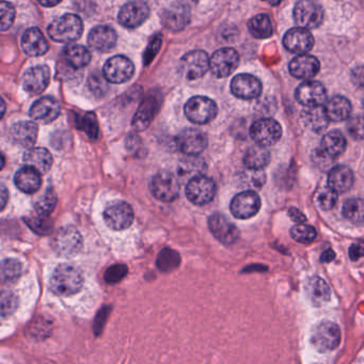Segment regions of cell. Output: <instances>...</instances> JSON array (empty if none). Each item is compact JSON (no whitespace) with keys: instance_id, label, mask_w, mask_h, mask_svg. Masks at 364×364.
I'll return each mask as SVG.
<instances>
[{"instance_id":"cell-1","label":"cell","mask_w":364,"mask_h":364,"mask_svg":"<svg viewBox=\"0 0 364 364\" xmlns=\"http://www.w3.org/2000/svg\"><path fill=\"white\" fill-rule=\"evenodd\" d=\"M84 275L77 267L70 264H60L56 267L51 278V290L62 297L72 296L82 291Z\"/></svg>"},{"instance_id":"cell-2","label":"cell","mask_w":364,"mask_h":364,"mask_svg":"<svg viewBox=\"0 0 364 364\" xmlns=\"http://www.w3.org/2000/svg\"><path fill=\"white\" fill-rule=\"evenodd\" d=\"M84 24L78 15L67 13L58 17L48 26L47 32L52 40L60 43H71L82 36Z\"/></svg>"},{"instance_id":"cell-3","label":"cell","mask_w":364,"mask_h":364,"mask_svg":"<svg viewBox=\"0 0 364 364\" xmlns=\"http://www.w3.org/2000/svg\"><path fill=\"white\" fill-rule=\"evenodd\" d=\"M184 111L190 122L203 125L211 122L217 117L218 107L211 98L199 95L190 98L185 105Z\"/></svg>"},{"instance_id":"cell-4","label":"cell","mask_w":364,"mask_h":364,"mask_svg":"<svg viewBox=\"0 0 364 364\" xmlns=\"http://www.w3.org/2000/svg\"><path fill=\"white\" fill-rule=\"evenodd\" d=\"M311 343L319 352H331L338 348L341 343V330L337 323L325 321L314 327Z\"/></svg>"},{"instance_id":"cell-5","label":"cell","mask_w":364,"mask_h":364,"mask_svg":"<svg viewBox=\"0 0 364 364\" xmlns=\"http://www.w3.org/2000/svg\"><path fill=\"white\" fill-rule=\"evenodd\" d=\"M82 238L80 231L72 225H67L56 233L53 248L61 257L71 258L80 253L82 248Z\"/></svg>"},{"instance_id":"cell-6","label":"cell","mask_w":364,"mask_h":364,"mask_svg":"<svg viewBox=\"0 0 364 364\" xmlns=\"http://www.w3.org/2000/svg\"><path fill=\"white\" fill-rule=\"evenodd\" d=\"M250 136L257 146L269 148L275 146L282 136L281 125L273 119H261L251 125Z\"/></svg>"},{"instance_id":"cell-7","label":"cell","mask_w":364,"mask_h":364,"mask_svg":"<svg viewBox=\"0 0 364 364\" xmlns=\"http://www.w3.org/2000/svg\"><path fill=\"white\" fill-rule=\"evenodd\" d=\"M295 23L300 28L315 29L321 26L323 19V8L319 3L310 0L298 1L294 7Z\"/></svg>"},{"instance_id":"cell-8","label":"cell","mask_w":364,"mask_h":364,"mask_svg":"<svg viewBox=\"0 0 364 364\" xmlns=\"http://www.w3.org/2000/svg\"><path fill=\"white\" fill-rule=\"evenodd\" d=\"M216 194V184L205 175H196L186 186V196L196 205H205L213 201Z\"/></svg>"},{"instance_id":"cell-9","label":"cell","mask_w":364,"mask_h":364,"mask_svg":"<svg viewBox=\"0 0 364 364\" xmlns=\"http://www.w3.org/2000/svg\"><path fill=\"white\" fill-rule=\"evenodd\" d=\"M134 211L132 206L124 201H115L104 212L106 225L115 231H123L130 228L134 223Z\"/></svg>"},{"instance_id":"cell-10","label":"cell","mask_w":364,"mask_h":364,"mask_svg":"<svg viewBox=\"0 0 364 364\" xmlns=\"http://www.w3.org/2000/svg\"><path fill=\"white\" fill-rule=\"evenodd\" d=\"M150 190L159 201L172 202L179 196L180 183L172 173L163 171L152 179Z\"/></svg>"},{"instance_id":"cell-11","label":"cell","mask_w":364,"mask_h":364,"mask_svg":"<svg viewBox=\"0 0 364 364\" xmlns=\"http://www.w3.org/2000/svg\"><path fill=\"white\" fill-rule=\"evenodd\" d=\"M211 59L204 51H192L183 56L180 70L188 80H199L209 71Z\"/></svg>"},{"instance_id":"cell-12","label":"cell","mask_w":364,"mask_h":364,"mask_svg":"<svg viewBox=\"0 0 364 364\" xmlns=\"http://www.w3.org/2000/svg\"><path fill=\"white\" fill-rule=\"evenodd\" d=\"M104 77L111 84H123L130 80L135 73V65L125 56H115L104 65Z\"/></svg>"},{"instance_id":"cell-13","label":"cell","mask_w":364,"mask_h":364,"mask_svg":"<svg viewBox=\"0 0 364 364\" xmlns=\"http://www.w3.org/2000/svg\"><path fill=\"white\" fill-rule=\"evenodd\" d=\"M240 65V55L230 47L220 48L211 58L212 73L218 78L230 76Z\"/></svg>"},{"instance_id":"cell-14","label":"cell","mask_w":364,"mask_h":364,"mask_svg":"<svg viewBox=\"0 0 364 364\" xmlns=\"http://www.w3.org/2000/svg\"><path fill=\"white\" fill-rule=\"evenodd\" d=\"M261 209V199L253 190L242 192L235 196L231 202L232 215L238 219H249L257 215Z\"/></svg>"},{"instance_id":"cell-15","label":"cell","mask_w":364,"mask_h":364,"mask_svg":"<svg viewBox=\"0 0 364 364\" xmlns=\"http://www.w3.org/2000/svg\"><path fill=\"white\" fill-rule=\"evenodd\" d=\"M209 229L214 238L225 246L235 244L240 238V231L223 214L215 213L209 218Z\"/></svg>"},{"instance_id":"cell-16","label":"cell","mask_w":364,"mask_h":364,"mask_svg":"<svg viewBox=\"0 0 364 364\" xmlns=\"http://www.w3.org/2000/svg\"><path fill=\"white\" fill-rule=\"evenodd\" d=\"M295 98L298 103L306 107H321V105L326 102V88L319 82H314V80L304 82L296 89Z\"/></svg>"},{"instance_id":"cell-17","label":"cell","mask_w":364,"mask_h":364,"mask_svg":"<svg viewBox=\"0 0 364 364\" xmlns=\"http://www.w3.org/2000/svg\"><path fill=\"white\" fill-rule=\"evenodd\" d=\"M150 15V7L144 1H130L125 3L119 12V23L126 28L141 26Z\"/></svg>"},{"instance_id":"cell-18","label":"cell","mask_w":364,"mask_h":364,"mask_svg":"<svg viewBox=\"0 0 364 364\" xmlns=\"http://www.w3.org/2000/svg\"><path fill=\"white\" fill-rule=\"evenodd\" d=\"M175 144L182 153L190 156L201 154L207 146V138L201 130L187 128L175 138Z\"/></svg>"},{"instance_id":"cell-19","label":"cell","mask_w":364,"mask_h":364,"mask_svg":"<svg viewBox=\"0 0 364 364\" xmlns=\"http://www.w3.org/2000/svg\"><path fill=\"white\" fill-rule=\"evenodd\" d=\"M190 22V9L186 3H173L161 12V23L172 32L183 30Z\"/></svg>"},{"instance_id":"cell-20","label":"cell","mask_w":364,"mask_h":364,"mask_svg":"<svg viewBox=\"0 0 364 364\" xmlns=\"http://www.w3.org/2000/svg\"><path fill=\"white\" fill-rule=\"evenodd\" d=\"M283 45L291 53L306 55L313 47L314 38L307 29L295 27L285 34Z\"/></svg>"},{"instance_id":"cell-21","label":"cell","mask_w":364,"mask_h":364,"mask_svg":"<svg viewBox=\"0 0 364 364\" xmlns=\"http://www.w3.org/2000/svg\"><path fill=\"white\" fill-rule=\"evenodd\" d=\"M262 84L259 78L250 74H238L231 82V91L242 100H254L262 93Z\"/></svg>"},{"instance_id":"cell-22","label":"cell","mask_w":364,"mask_h":364,"mask_svg":"<svg viewBox=\"0 0 364 364\" xmlns=\"http://www.w3.org/2000/svg\"><path fill=\"white\" fill-rule=\"evenodd\" d=\"M51 82V71L47 65H36L29 69L23 78L25 91L32 95L41 94Z\"/></svg>"},{"instance_id":"cell-23","label":"cell","mask_w":364,"mask_h":364,"mask_svg":"<svg viewBox=\"0 0 364 364\" xmlns=\"http://www.w3.org/2000/svg\"><path fill=\"white\" fill-rule=\"evenodd\" d=\"M117 36L115 29L107 25L95 27L88 36V43L95 51L108 53L117 45Z\"/></svg>"},{"instance_id":"cell-24","label":"cell","mask_w":364,"mask_h":364,"mask_svg":"<svg viewBox=\"0 0 364 364\" xmlns=\"http://www.w3.org/2000/svg\"><path fill=\"white\" fill-rule=\"evenodd\" d=\"M60 104L52 96L40 98L30 108V117L42 123H51L60 115Z\"/></svg>"},{"instance_id":"cell-25","label":"cell","mask_w":364,"mask_h":364,"mask_svg":"<svg viewBox=\"0 0 364 364\" xmlns=\"http://www.w3.org/2000/svg\"><path fill=\"white\" fill-rule=\"evenodd\" d=\"M288 69L291 74L298 80H310L317 76L321 69V63L313 56H298L291 61Z\"/></svg>"},{"instance_id":"cell-26","label":"cell","mask_w":364,"mask_h":364,"mask_svg":"<svg viewBox=\"0 0 364 364\" xmlns=\"http://www.w3.org/2000/svg\"><path fill=\"white\" fill-rule=\"evenodd\" d=\"M161 101L157 95L150 94L144 98L141 105L138 108L134 120H133V126L136 130H144L146 127L151 124L152 120L155 117L156 113L159 111Z\"/></svg>"},{"instance_id":"cell-27","label":"cell","mask_w":364,"mask_h":364,"mask_svg":"<svg viewBox=\"0 0 364 364\" xmlns=\"http://www.w3.org/2000/svg\"><path fill=\"white\" fill-rule=\"evenodd\" d=\"M23 51L30 57H40L48 52L47 41L40 29L36 27L27 29L22 36Z\"/></svg>"},{"instance_id":"cell-28","label":"cell","mask_w":364,"mask_h":364,"mask_svg":"<svg viewBox=\"0 0 364 364\" xmlns=\"http://www.w3.org/2000/svg\"><path fill=\"white\" fill-rule=\"evenodd\" d=\"M38 125L30 121H22L15 123L10 128V138L17 146L23 148H32L36 142L38 138Z\"/></svg>"},{"instance_id":"cell-29","label":"cell","mask_w":364,"mask_h":364,"mask_svg":"<svg viewBox=\"0 0 364 364\" xmlns=\"http://www.w3.org/2000/svg\"><path fill=\"white\" fill-rule=\"evenodd\" d=\"M304 292L310 302L315 307H321L330 300L331 291L329 285L326 281L317 275H314L306 282Z\"/></svg>"},{"instance_id":"cell-30","label":"cell","mask_w":364,"mask_h":364,"mask_svg":"<svg viewBox=\"0 0 364 364\" xmlns=\"http://www.w3.org/2000/svg\"><path fill=\"white\" fill-rule=\"evenodd\" d=\"M354 173L346 166H337L328 174V187L337 194H343L354 185Z\"/></svg>"},{"instance_id":"cell-31","label":"cell","mask_w":364,"mask_h":364,"mask_svg":"<svg viewBox=\"0 0 364 364\" xmlns=\"http://www.w3.org/2000/svg\"><path fill=\"white\" fill-rule=\"evenodd\" d=\"M14 183L21 192L32 194L41 188V174L32 167H23L17 171L14 177Z\"/></svg>"},{"instance_id":"cell-32","label":"cell","mask_w":364,"mask_h":364,"mask_svg":"<svg viewBox=\"0 0 364 364\" xmlns=\"http://www.w3.org/2000/svg\"><path fill=\"white\" fill-rule=\"evenodd\" d=\"M25 163L28 167H32L34 170L38 171L40 174H45L51 170L53 166V157L52 154L44 149V148H32L25 153Z\"/></svg>"},{"instance_id":"cell-33","label":"cell","mask_w":364,"mask_h":364,"mask_svg":"<svg viewBox=\"0 0 364 364\" xmlns=\"http://www.w3.org/2000/svg\"><path fill=\"white\" fill-rule=\"evenodd\" d=\"M329 121L333 122H342V121L348 120L352 113V104L348 101V98L344 96L337 95L333 96L326 103V106L323 107Z\"/></svg>"},{"instance_id":"cell-34","label":"cell","mask_w":364,"mask_h":364,"mask_svg":"<svg viewBox=\"0 0 364 364\" xmlns=\"http://www.w3.org/2000/svg\"><path fill=\"white\" fill-rule=\"evenodd\" d=\"M346 139L344 135L338 130H332L323 136L319 151L330 159H334L346 150Z\"/></svg>"},{"instance_id":"cell-35","label":"cell","mask_w":364,"mask_h":364,"mask_svg":"<svg viewBox=\"0 0 364 364\" xmlns=\"http://www.w3.org/2000/svg\"><path fill=\"white\" fill-rule=\"evenodd\" d=\"M271 161V153L266 148L254 146L244 154V163L248 170L262 171Z\"/></svg>"},{"instance_id":"cell-36","label":"cell","mask_w":364,"mask_h":364,"mask_svg":"<svg viewBox=\"0 0 364 364\" xmlns=\"http://www.w3.org/2000/svg\"><path fill=\"white\" fill-rule=\"evenodd\" d=\"M63 57L73 69H82L89 65L91 61L90 52L84 46L77 44L67 46L63 49Z\"/></svg>"},{"instance_id":"cell-37","label":"cell","mask_w":364,"mask_h":364,"mask_svg":"<svg viewBox=\"0 0 364 364\" xmlns=\"http://www.w3.org/2000/svg\"><path fill=\"white\" fill-rule=\"evenodd\" d=\"M304 124L315 133H321L328 126L329 119L321 107L308 108L302 115Z\"/></svg>"},{"instance_id":"cell-38","label":"cell","mask_w":364,"mask_h":364,"mask_svg":"<svg viewBox=\"0 0 364 364\" xmlns=\"http://www.w3.org/2000/svg\"><path fill=\"white\" fill-rule=\"evenodd\" d=\"M248 30L257 38H267L273 34V24L267 14H259L252 17L248 23Z\"/></svg>"},{"instance_id":"cell-39","label":"cell","mask_w":364,"mask_h":364,"mask_svg":"<svg viewBox=\"0 0 364 364\" xmlns=\"http://www.w3.org/2000/svg\"><path fill=\"white\" fill-rule=\"evenodd\" d=\"M181 265V255L178 251L165 248L159 252V257L156 260V266L161 273H170L179 269Z\"/></svg>"},{"instance_id":"cell-40","label":"cell","mask_w":364,"mask_h":364,"mask_svg":"<svg viewBox=\"0 0 364 364\" xmlns=\"http://www.w3.org/2000/svg\"><path fill=\"white\" fill-rule=\"evenodd\" d=\"M343 216L350 223L364 225V200L348 199L343 205Z\"/></svg>"},{"instance_id":"cell-41","label":"cell","mask_w":364,"mask_h":364,"mask_svg":"<svg viewBox=\"0 0 364 364\" xmlns=\"http://www.w3.org/2000/svg\"><path fill=\"white\" fill-rule=\"evenodd\" d=\"M53 323L43 317H36L28 327V334L30 338L36 341H42L51 336L53 330Z\"/></svg>"},{"instance_id":"cell-42","label":"cell","mask_w":364,"mask_h":364,"mask_svg":"<svg viewBox=\"0 0 364 364\" xmlns=\"http://www.w3.org/2000/svg\"><path fill=\"white\" fill-rule=\"evenodd\" d=\"M23 275V265L19 260L5 259L1 263V280L3 283H14Z\"/></svg>"},{"instance_id":"cell-43","label":"cell","mask_w":364,"mask_h":364,"mask_svg":"<svg viewBox=\"0 0 364 364\" xmlns=\"http://www.w3.org/2000/svg\"><path fill=\"white\" fill-rule=\"evenodd\" d=\"M25 223L38 235H48L53 229V220L48 216L34 215L29 216L24 218Z\"/></svg>"},{"instance_id":"cell-44","label":"cell","mask_w":364,"mask_h":364,"mask_svg":"<svg viewBox=\"0 0 364 364\" xmlns=\"http://www.w3.org/2000/svg\"><path fill=\"white\" fill-rule=\"evenodd\" d=\"M290 234L291 238L295 242L304 244H311L312 242L315 240L317 236V230L313 227H311V225H304V223L294 225L291 229Z\"/></svg>"},{"instance_id":"cell-45","label":"cell","mask_w":364,"mask_h":364,"mask_svg":"<svg viewBox=\"0 0 364 364\" xmlns=\"http://www.w3.org/2000/svg\"><path fill=\"white\" fill-rule=\"evenodd\" d=\"M57 205V196L52 188L46 190L45 194L34 204V212L38 215L48 216L53 213Z\"/></svg>"},{"instance_id":"cell-46","label":"cell","mask_w":364,"mask_h":364,"mask_svg":"<svg viewBox=\"0 0 364 364\" xmlns=\"http://www.w3.org/2000/svg\"><path fill=\"white\" fill-rule=\"evenodd\" d=\"M76 126L78 130H84L90 138L95 139L98 134V120L93 113H86L82 115H77Z\"/></svg>"},{"instance_id":"cell-47","label":"cell","mask_w":364,"mask_h":364,"mask_svg":"<svg viewBox=\"0 0 364 364\" xmlns=\"http://www.w3.org/2000/svg\"><path fill=\"white\" fill-rule=\"evenodd\" d=\"M128 273V267L125 264H115L108 267L104 273V279L108 284H117L121 282Z\"/></svg>"},{"instance_id":"cell-48","label":"cell","mask_w":364,"mask_h":364,"mask_svg":"<svg viewBox=\"0 0 364 364\" xmlns=\"http://www.w3.org/2000/svg\"><path fill=\"white\" fill-rule=\"evenodd\" d=\"M19 307V297L11 291L1 293V317H10Z\"/></svg>"},{"instance_id":"cell-49","label":"cell","mask_w":364,"mask_h":364,"mask_svg":"<svg viewBox=\"0 0 364 364\" xmlns=\"http://www.w3.org/2000/svg\"><path fill=\"white\" fill-rule=\"evenodd\" d=\"M338 201V194L330 190L329 187L323 188L317 196V203L319 207L323 211H329L333 209Z\"/></svg>"},{"instance_id":"cell-50","label":"cell","mask_w":364,"mask_h":364,"mask_svg":"<svg viewBox=\"0 0 364 364\" xmlns=\"http://www.w3.org/2000/svg\"><path fill=\"white\" fill-rule=\"evenodd\" d=\"M0 14H1V32H5L8 29L11 28L15 19V9L12 3L3 1L1 3V9H0Z\"/></svg>"},{"instance_id":"cell-51","label":"cell","mask_w":364,"mask_h":364,"mask_svg":"<svg viewBox=\"0 0 364 364\" xmlns=\"http://www.w3.org/2000/svg\"><path fill=\"white\" fill-rule=\"evenodd\" d=\"M348 134L356 140H364V117H354L348 123Z\"/></svg>"},{"instance_id":"cell-52","label":"cell","mask_w":364,"mask_h":364,"mask_svg":"<svg viewBox=\"0 0 364 364\" xmlns=\"http://www.w3.org/2000/svg\"><path fill=\"white\" fill-rule=\"evenodd\" d=\"M111 311V306H104V307L98 312V314H96L93 323V332L96 337L101 336L102 332H103L104 327H105L106 321H107Z\"/></svg>"},{"instance_id":"cell-53","label":"cell","mask_w":364,"mask_h":364,"mask_svg":"<svg viewBox=\"0 0 364 364\" xmlns=\"http://www.w3.org/2000/svg\"><path fill=\"white\" fill-rule=\"evenodd\" d=\"M161 34H157V36H154L152 38L151 42H150L149 47L146 49V55H144V63L146 65H149L153 58L157 55L159 49H161Z\"/></svg>"},{"instance_id":"cell-54","label":"cell","mask_w":364,"mask_h":364,"mask_svg":"<svg viewBox=\"0 0 364 364\" xmlns=\"http://www.w3.org/2000/svg\"><path fill=\"white\" fill-rule=\"evenodd\" d=\"M350 258L352 261H358L364 258V242H356L350 246Z\"/></svg>"},{"instance_id":"cell-55","label":"cell","mask_w":364,"mask_h":364,"mask_svg":"<svg viewBox=\"0 0 364 364\" xmlns=\"http://www.w3.org/2000/svg\"><path fill=\"white\" fill-rule=\"evenodd\" d=\"M352 80L356 86L364 88V67H356L355 70L352 71Z\"/></svg>"},{"instance_id":"cell-56","label":"cell","mask_w":364,"mask_h":364,"mask_svg":"<svg viewBox=\"0 0 364 364\" xmlns=\"http://www.w3.org/2000/svg\"><path fill=\"white\" fill-rule=\"evenodd\" d=\"M288 215H290L292 220H294L295 223H297L298 225L307 220V219H306V216H304L299 209H294V207L290 209V211H288Z\"/></svg>"},{"instance_id":"cell-57","label":"cell","mask_w":364,"mask_h":364,"mask_svg":"<svg viewBox=\"0 0 364 364\" xmlns=\"http://www.w3.org/2000/svg\"><path fill=\"white\" fill-rule=\"evenodd\" d=\"M336 259V253L332 249H327L326 251H323L321 255V261L323 263H330L333 260Z\"/></svg>"},{"instance_id":"cell-58","label":"cell","mask_w":364,"mask_h":364,"mask_svg":"<svg viewBox=\"0 0 364 364\" xmlns=\"http://www.w3.org/2000/svg\"><path fill=\"white\" fill-rule=\"evenodd\" d=\"M8 196H9V194H8L5 187L3 185L1 186V207H3V209H5V204H7Z\"/></svg>"},{"instance_id":"cell-59","label":"cell","mask_w":364,"mask_h":364,"mask_svg":"<svg viewBox=\"0 0 364 364\" xmlns=\"http://www.w3.org/2000/svg\"><path fill=\"white\" fill-rule=\"evenodd\" d=\"M38 3L41 5H44V7H55V5H59L60 1H59V0H57V1H42V0H40Z\"/></svg>"},{"instance_id":"cell-60","label":"cell","mask_w":364,"mask_h":364,"mask_svg":"<svg viewBox=\"0 0 364 364\" xmlns=\"http://www.w3.org/2000/svg\"><path fill=\"white\" fill-rule=\"evenodd\" d=\"M363 107H364V98H363Z\"/></svg>"}]
</instances>
